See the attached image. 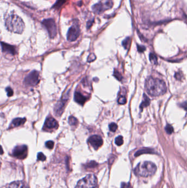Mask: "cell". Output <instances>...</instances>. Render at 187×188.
I'll use <instances>...</instances> for the list:
<instances>
[{
  "mask_svg": "<svg viewBox=\"0 0 187 188\" xmlns=\"http://www.w3.org/2000/svg\"><path fill=\"white\" fill-rule=\"evenodd\" d=\"M137 50H138V51L140 53H142V52H143L144 51H146V47H144V46H142V45H137Z\"/></svg>",
  "mask_w": 187,
  "mask_h": 188,
  "instance_id": "d6a6232c",
  "label": "cell"
},
{
  "mask_svg": "<svg viewBox=\"0 0 187 188\" xmlns=\"http://www.w3.org/2000/svg\"><path fill=\"white\" fill-rule=\"evenodd\" d=\"M149 60H150V61L151 62V63H153V64H157V58L156 55H155L154 54H153V53L150 54V55H149Z\"/></svg>",
  "mask_w": 187,
  "mask_h": 188,
  "instance_id": "44dd1931",
  "label": "cell"
},
{
  "mask_svg": "<svg viewBox=\"0 0 187 188\" xmlns=\"http://www.w3.org/2000/svg\"><path fill=\"white\" fill-rule=\"evenodd\" d=\"M0 44L1 45L3 52L6 54H9L12 55H16V48L14 46L3 42H1Z\"/></svg>",
  "mask_w": 187,
  "mask_h": 188,
  "instance_id": "4fadbf2b",
  "label": "cell"
},
{
  "mask_svg": "<svg viewBox=\"0 0 187 188\" xmlns=\"http://www.w3.org/2000/svg\"><path fill=\"white\" fill-rule=\"evenodd\" d=\"M113 6V0H100L99 2L92 6V10L95 13L101 14Z\"/></svg>",
  "mask_w": 187,
  "mask_h": 188,
  "instance_id": "5b68a950",
  "label": "cell"
},
{
  "mask_svg": "<svg viewBox=\"0 0 187 188\" xmlns=\"http://www.w3.org/2000/svg\"><path fill=\"white\" fill-rule=\"evenodd\" d=\"M97 165V164L95 162H94V161H91L90 162L89 164H88L87 165V167H94L95 166V165Z\"/></svg>",
  "mask_w": 187,
  "mask_h": 188,
  "instance_id": "836d02e7",
  "label": "cell"
},
{
  "mask_svg": "<svg viewBox=\"0 0 187 188\" xmlns=\"http://www.w3.org/2000/svg\"><path fill=\"white\" fill-rule=\"evenodd\" d=\"M25 122H26L25 118H16L12 120L9 128L12 129L17 126H19L24 124L25 123Z\"/></svg>",
  "mask_w": 187,
  "mask_h": 188,
  "instance_id": "5bb4252c",
  "label": "cell"
},
{
  "mask_svg": "<svg viewBox=\"0 0 187 188\" xmlns=\"http://www.w3.org/2000/svg\"><path fill=\"white\" fill-rule=\"evenodd\" d=\"M58 127V123L54 118L48 117L46 118L43 127V130L48 131L51 129H57Z\"/></svg>",
  "mask_w": 187,
  "mask_h": 188,
  "instance_id": "30bf717a",
  "label": "cell"
},
{
  "mask_svg": "<svg viewBox=\"0 0 187 188\" xmlns=\"http://www.w3.org/2000/svg\"><path fill=\"white\" fill-rule=\"evenodd\" d=\"M88 141L95 150L99 149L103 144V141L101 137L96 135L90 137Z\"/></svg>",
  "mask_w": 187,
  "mask_h": 188,
  "instance_id": "8fae6325",
  "label": "cell"
},
{
  "mask_svg": "<svg viewBox=\"0 0 187 188\" xmlns=\"http://www.w3.org/2000/svg\"><path fill=\"white\" fill-rule=\"evenodd\" d=\"M118 103L121 105H124L126 103V99L124 96H121L120 97L117 101Z\"/></svg>",
  "mask_w": 187,
  "mask_h": 188,
  "instance_id": "f546056e",
  "label": "cell"
},
{
  "mask_svg": "<svg viewBox=\"0 0 187 188\" xmlns=\"http://www.w3.org/2000/svg\"><path fill=\"white\" fill-rule=\"evenodd\" d=\"M94 19H92V20H90L89 21H88L87 22V29H88L92 25V23H94Z\"/></svg>",
  "mask_w": 187,
  "mask_h": 188,
  "instance_id": "e575fe53",
  "label": "cell"
},
{
  "mask_svg": "<svg viewBox=\"0 0 187 188\" xmlns=\"http://www.w3.org/2000/svg\"><path fill=\"white\" fill-rule=\"evenodd\" d=\"M155 151L153 149H149V148H144L140 149V150L137 151L135 154V156H138L140 155L145 154H155Z\"/></svg>",
  "mask_w": 187,
  "mask_h": 188,
  "instance_id": "e0dca14e",
  "label": "cell"
},
{
  "mask_svg": "<svg viewBox=\"0 0 187 188\" xmlns=\"http://www.w3.org/2000/svg\"><path fill=\"white\" fill-rule=\"evenodd\" d=\"M39 72L36 71H32L24 79V83L26 86H36L39 83Z\"/></svg>",
  "mask_w": 187,
  "mask_h": 188,
  "instance_id": "ba28073f",
  "label": "cell"
},
{
  "mask_svg": "<svg viewBox=\"0 0 187 188\" xmlns=\"http://www.w3.org/2000/svg\"><path fill=\"white\" fill-rule=\"evenodd\" d=\"M42 24L47 29L49 37L52 39L54 38L57 34V28L54 19L52 18L45 19Z\"/></svg>",
  "mask_w": 187,
  "mask_h": 188,
  "instance_id": "8992f818",
  "label": "cell"
},
{
  "mask_svg": "<svg viewBox=\"0 0 187 188\" xmlns=\"http://www.w3.org/2000/svg\"><path fill=\"white\" fill-rule=\"evenodd\" d=\"M156 165L154 163L145 161L137 165L134 169V173L137 175L147 177L154 175L156 172Z\"/></svg>",
  "mask_w": 187,
  "mask_h": 188,
  "instance_id": "3957f363",
  "label": "cell"
},
{
  "mask_svg": "<svg viewBox=\"0 0 187 188\" xmlns=\"http://www.w3.org/2000/svg\"><path fill=\"white\" fill-rule=\"evenodd\" d=\"M131 44V38L128 37L127 38H126L123 41H122V46L124 47L125 48H128V47H130Z\"/></svg>",
  "mask_w": 187,
  "mask_h": 188,
  "instance_id": "7402d4cb",
  "label": "cell"
},
{
  "mask_svg": "<svg viewBox=\"0 0 187 188\" xmlns=\"http://www.w3.org/2000/svg\"><path fill=\"white\" fill-rule=\"evenodd\" d=\"M145 87L147 92L151 96L163 95L166 92V85L163 80L149 77L146 80Z\"/></svg>",
  "mask_w": 187,
  "mask_h": 188,
  "instance_id": "6da1fadb",
  "label": "cell"
},
{
  "mask_svg": "<svg viewBox=\"0 0 187 188\" xmlns=\"http://www.w3.org/2000/svg\"><path fill=\"white\" fill-rule=\"evenodd\" d=\"M109 129L113 132H115L117 129V125L115 123H111L109 124Z\"/></svg>",
  "mask_w": 187,
  "mask_h": 188,
  "instance_id": "cb8c5ba5",
  "label": "cell"
},
{
  "mask_svg": "<svg viewBox=\"0 0 187 188\" xmlns=\"http://www.w3.org/2000/svg\"><path fill=\"white\" fill-rule=\"evenodd\" d=\"M38 159L39 161H44L46 160V157L42 152H39L38 154Z\"/></svg>",
  "mask_w": 187,
  "mask_h": 188,
  "instance_id": "83f0119b",
  "label": "cell"
},
{
  "mask_svg": "<svg viewBox=\"0 0 187 188\" xmlns=\"http://www.w3.org/2000/svg\"><path fill=\"white\" fill-rule=\"evenodd\" d=\"M114 77L117 79L119 81H121L122 79V77L121 75V74L120 73V72L117 70H115L114 72Z\"/></svg>",
  "mask_w": 187,
  "mask_h": 188,
  "instance_id": "484cf974",
  "label": "cell"
},
{
  "mask_svg": "<svg viewBox=\"0 0 187 188\" xmlns=\"http://www.w3.org/2000/svg\"><path fill=\"white\" fill-rule=\"evenodd\" d=\"M5 25L9 31L16 34H22L25 28V24L22 19L16 15L8 16L6 19Z\"/></svg>",
  "mask_w": 187,
  "mask_h": 188,
  "instance_id": "7a4b0ae2",
  "label": "cell"
},
{
  "mask_svg": "<svg viewBox=\"0 0 187 188\" xmlns=\"http://www.w3.org/2000/svg\"><path fill=\"white\" fill-rule=\"evenodd\" d=\"M9 188H29L26 183L23 181H16L9 185Z\"/></svg>",
  "mask_w": 187,
  "mask_h": 188,
  "instance_id": "2e32d148",
  "label": "cell"
},
{
  "mask_svg": "<svg viewBox=\"0 0 187 188\" xmlns=\"http://www.w3.org/2000/svg\"><path fill=\"white\" fill-rule=\"evenodd\" d=\"M120 188H132L131 184L128 183H122Z\"/></svg>",
  "mask_w": 187,
  "mask_h": 188,
  "instance_id": "4dcf8cb0",
  "label": "cell"
},
{
  "mask_svg": "<svg viewBox=\"0 0 187 188\" xmlns=\"http://www.w3.org/2000/svg\"><path fill=\"white\" fill-rule=\"evenodd\" d=\"M150 100L149 99V97L146 94H144L143 95V100L140 105V112L142 111V110L144 108L149 106L150 104Z\"/></svg>",
  "mask_w": 187,
  "mask_h": 188,
  "instance_id": "ac0fdd59",
  "label": "cell"
},
{
  "mask_svg": "<svg viewBox=\"0 0 187 188\" xmlns=\"http://www.w3.org/2000/svg\"><path fill=\"white\" fill-rule=\"evenodd\" d=\"M98 180L95 175L89 174L79 180L75 188H94L96 187Z\"/></svg>",
  "mask_w": 187,
  "mask_h": 188,
  "instance_id": "277c9868",
  "label": "cell"
},
{
  "mask_svg": "<svg viewBox=\"0 0 187 188\" xmlns=\"http://www.w3.org/2000/svg\"><path fill=\"white\" fill-rule=\"evenodd\" d=\"M68 99V97H65L64 98L62 99L59 101L57 103L55 107V114L57 116H61L64 110V107L67 100Z\"/></svg>",
  "mask_w": 187,
  "mask_h": 188,
  "instance_id": "7c38bea8",
  "label": "cell"
},
{
  "mask_svg": "<svg viewBox=\"0 0 187 188\" xmlns=\"http://www.w3.org/2000/svg\"><path fill=\"white\" fill-rule=\"evenodd\" d=\"M6 91L7 92V94L8 97H11L12 96H13V90H12V89L11 87H7L6 88Z\"/></svg>",
  "mask_w": 187,
  "mask_h": 188,
  "instance_id": "f1b7e54d",
  "label": "cell"
},
{
  "mask_svg": "<svg viewBox=\"0 0 187 188\" xmlns=\"http://www.w3.org/2000/svg\"><path fill=\"white\" fill-rule=\"evenodd\" d=\"M75 101L81 105H83L87 100V97L79 92H76L74 94Z\"/></svg>",
  "mask_w": 187,
  "mask_h": 188,
  "instance_id": "9a60e30c",
  "label": "cell"
},
{
  "mask_svg": "<svg viewBox=\"0 0 187 188\" xmlns=\"http://www.w3.org/2000/svg\"><path fill=\"white\" fill-rule=\"evenodd\" d=\"M165 130L168 134H171L173 132V128L172 126L170 124H167L165 127Z\"/></svg>",
  "mask_w": 187,
  "mask_h": 188,
  "instance_id": "d4e9b609",
  "label": "cell"
},
{
  "mask_svg": "<svg viewBox=\"0 0 187 188\" xmlns=\"http://www.w3.org/2000/svg\"><path fill=\"white\" fill-rule=\"evenodd\" d=\"M69 124L71 126H75L78 123V119L74 116H70L69 118V120H68Z\"/></svg>",
  "mask_w": 187,
  "mask_h": 188,
  "instance_id": "ffe728a7",
  "label": "cell"
},
{
  "mask_svg": "<svg viewBox=\"0 0 187 188\" xmlns=\"http://www.w3.org/2000/svg\"><path fill=\"white\" fill-rule=\"evenodd\" d=\"M3 154V150L2 148V146L0 145V154L2 155Z\"/></svg>",
  "mask_w": 187,
  "mask_h": 188,
  "instance_id": "d590c367",
  "label": "cell"
},
{
  "mask_svg": "<svg viewBox=\"0 0 187 188\" xmlns=\"http://www.w3.org/2000/svg\"><path fill=\"white\" fill-rule=\"evenodd\" d=\"M54 145H55L54 142L53 141H51V140L46 141V142L45 144L46 147L49 149H53V147H54Z\"/></svg>",
  "mask_w": 187,
  "mask_h": 188,
  "instance_id": "4316f807",
  "label": "cell"
},
{
  "mask_svg": "<svg viewBox=\"0 0 187 188\" xmlns=\"http://www.w3.org/2000/svg\"><path fill=\"white\" fill-rule=\"evenodd\" d=\"M12 156L17 158L23 160L28 156V147L27 146L19 145L16 146L12 151Z\"/></svg>",
  "mask_w": 187,
  "mask_h": 188,
  "instance_id": "9c48e42d",
  "label": "cell"
},
{
  "mask_svg": "<svg viewBox=\"0 0 187 188\" xmlns=\"http://www.w3.org/2000/svg\"><path fill=\"white\" fill-rule=\"evenodd\" d=\"M115 144L117 145V146H121L124 143L123 137L122 136H117L115 139Z\"/></svg>",
  "mask_w": 187,
  "mask_h": 188,
  "instance_id": "603a6c76",
  "label": "cell"
},
{
  "mask_svg": "<svg viewBox=\"0 0 187 188\" xmlns=\"http://www.w3.org/2000/svg\"><path fill=\"white\" fill-rule=\"evenodd\" d=\"M95 58H96L94 54H91V55H90L88 56L87 61H88V62H91L94 61L95 60Z\"/></svg>",
  "mask_w": 187,
  "mask_h": 188,
  "instance_id": "1f68e13d",
  "label": "cell"
},
{
  "mask_svg": "<svg viewBox=\"0 0 187 188\" xmlns=\"http://www.w3.org/2000/svg\"><path fill=\"white\" fill-rule=\"evenodd\" d=\"M66 1L67 0H57L55 5L53 6L52 8L55 9H59L62 7L63 5L66 2Z\"/></svg>",
  "mask_w": 187,
  "mask_h": 188,
  "instance_id": "d6986e66",
  "label": "cell"
},
{
  "mask_svg": "<svg viewBox=\"0 0 187 188\" xmlns=\"http://www.w3.org/2000/svg\"><path fill=\"white\" fill-rule=\"evenodd\" d=\"M80 34V28L78 21L74 22L67 33V40L70 41H74L77 39Z\"/></svg>",
  "mask_w": 187,
  "mask_h": 188,
  "instance_id": "52a82bcc",
  "label": "cell"
}]
</instances>
